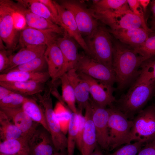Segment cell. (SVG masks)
<instances>
[{
  "label": "cell",
  "mask_w": 155,
  "mask_h": 155,
  "mask_svg": "<svg viewBox=\"0 0 155 155\" xmlns=\"http://www.w3.org/2000/svg\"><path fill=\"white\" fill-rule=\"evenodd\" d=\"M113 69L117 88L123 90L139 77L141 66L145 61L130 46L113 39Z\"/></svg>",
  "instance_id": "1"
},
{
  "label": "cell",
  "mask_w": 155,
  "mask_h": 155,
  "mask_svg": "<svg viewBox=\"0 0 155 155\" xmlns=\"http://www.w3.org/2000/svg\"><path fill=\"white\" fill-rule=\"evenodd\" d=\"M155 90V82L137 78L127 92L115 103V106L129 119L143 109Z\"/></svg>",
  "instance_id": "2"
},
{
  "label": "cell",
  "mask_w": 155,
  "mask_h": 155,
  "mask_svg": "<svg viewBox=\"0 0 155 155\" xmlns=\"http://www.w3.org/2000/svg\"><path fill=\"white\" fill-rule=\"evenodd\" d=\"M84 39L89 56L113 70V43L108 29L99 25L91 35Z\"/></svg>",
  "instance_id": "3"
},
{
  "label": "cell",
  "mask_w": 155,
  "mask_h": 155,
  "mask_svg": "<svg viewBox=\"0 0 155 155\" xmlns=\"http://www.w3.org/2000/svg\"><path fill=\"white\" fill-rule=\"evenodd\" d=\"M109 107L108 108L109 113L108 150H111L122 144L131 143V132L133 122L114 104Z\"/></svg>",
  "instance_id": "4"
},
{
  "label": "cell",
  "mask_w": 155,
  "mask_h": 155,
  "mask_svg": "<svg viewBox=\"0 0 155 155\" xmlns=\"http://www.w3.org/2000/svg\"><path fill=\"white\" fill-rule=\"evenodd\" d=\"M135 116L130 135V142L147 143L155 140V105L143 109Z\"/></svg>",
  "instance_id": "5"
},
{
  "label": "cell",
  "mask_w": 155,
  "mask_h": 155,
  "mask_svg": "<svg viewBox=\"0 0 155 155\" xmlns=\"http://www.w3.org/2000/svg\"><path fill=\"white\" fill-rule=\"evenodd\" d=\"M51 89L45 91L43 95L36 94L38 101L43 108L45 114L49 131L51 136L56 151L65 150L67 148V137L62 131L54 114L52 100L50 96Z\"/></svg>",
  "instance_id": "6"
},
{
  "label": "cell",
  "mask_w": 155,
  "mask_h": 155,
  "mask_svg": "<svg viewBox=\"0 0 155 155\" xmlns=\"http://www.w3.org/2000/svg\"><path fill=\"white\" fill-rule=\"evenodd\" d=\"M59 2L60 5L72 13L83 37L89 36L96 31L99 25L98 20L82 2L71 0Z\"/></svg>",
  "instance_id": "7"
},
{
  "label": "cell",
  "mask_w": 155,
  "mask_h": 155,
  "mask_svg": "<svg viewBox=\"0 0 155 155\" xmlns=\"http://www.w3.org/2000/svg\"><path fill=\"white\" fill-rule=\"evenodd\" d=\"M97 20L108 26L110 30L142 28L149 33L152 30L131 11L121 13H99L92 14Z\"/></svg>",
  "instance_id": "8"
},
{
  "label": "cell",
  "mask_w": 155,
  "mask_h": 155,
  "mask_svg": "<svg viewBox=\"0 0 155 155\" xmlns=\"http://www.w3.org/2000/svg\"><path fill=\"white\" fill-rule=\"evenodd\" d=\"M74 69L94 79L113 86L116 82L113 70L86 55L84 52L80 53L78 62Z\"/></svg>",
  "instance_id": "9"
},
{
  "label": "cell",
  "mask_w": 155,
  "mask_h": 155,
  "mask_svg": "<svg viewBox=\"0 0 155 155\" xmlns=\"http://www.w3.org/2000/svg\"><path fill=\"white\" fill-rule=\"evenodd\" d=\"M15 13L4 0H0V39L6 49L11 52L17 48L19 36L15 24Z\"/></svg>",
  "instance_id": "10"
},
{
  "label": "cell",
  "mask_w": 155,
  "mask_h": 155,
  "mask_svg": "<svg viewBox=\"0 0 155 155\" xmlns=\"http://www.w3.org/2000/svg\"><path fill=\"white\" fill-rule=\"evenodd\" d=\"M4 1L15 13L24 18L27 27L51 31L59 35L64 34V30L61 27L32 13L18 0L17 2L10 0Z\"/></svg>",
  "instance_id": "11"
},
{
  "label": "cell",
  "mask_w": 155,
  "mask_h": 155,
  "mask_svg": "<svg viewBox=\"0 0 155 155\" xmlns=\"http://www.w3.org/2000/svg\"><path fill=\"white\" fill-rule=\"evenodd\" d=\"M77 72L80 77L88 84L91 98L96 104L106 108L108 106H112L116 102L117 100L113 95L115 89L113 86L84 74Z\"/></svg>",
  "instance_id": "12"
},
{
  "label": "cell",
  "mask_w": 155,
  "mask_h": 155,
  "mask_svg": "<svg viewBox=\"0 0 155 155\" xmlns=\"http://www.w3.org/2000/svg\"><path fill=\"white\" fill-rule=\"evenodd\" d=\"M89 103L92 118L96 130L97 144L102 149L108 150V108L101 107L96 104L91 98Z\"/></svg>",
  "instance_id": "13"
},
{
  "label": "cell",
  "mask_w": 155,
  "mask_h": 155,
  "mask_svg": "<svg viewBox=\"0 0 155 155\" xmlns=\"http://www.w3.org/2000/svg\"><path fill=\"white\" fill-rule=\"evenodd\" d=\"M59 35L51 31L26 27L20 31L18 42L22 48L29 46H48L56 41Z\"/></svg>",
  "instance_id": "14"
},
{
  "label": "cell",
  "mask_w": 155,
  "mask_h": 155,
  "mask_svg": "<svg viewBox=\"0 0 155 155\" xmlns=\"http://www.w3.org/2000/svg\"><path fill=\"white\" fill-rule=\"evenodd\" d=\"M29 155H54L57 152L49 132L40 125L29 141Z\"/></svg>",
  "instance_id": "15"
},
{
  "label": "cell",
  "mask_w": 155,
  "mask_h": 155,
  "mask_svg": "<svg viewBox=\"0 0 155 155\" xmlns=\"http://www.w3.org/2000/svg\"><path fill=\"white\" fill-rule=\"evenodd\" d=\"M62 36L59 37L56 40L64 59V67L60 77L69 70L74 68L80 55L78 52L79 44L65 30Z\"/></svg>",
  "instance_id": "16"
},
{
  "label": "cell",
  "mask_w": 155,
  "mask_h": 155,
  "mask_svg": "<svg viewBox=\"0 0 155 155\" xmlns=\"http://www.w3.org/2000/svg\"><path fill=\"white\" fill-rule=\"evenodd\" d=\"M57 9L59 17L62 23V27L77 42L88 55L89 51L84 39L82 35L73 16L57 2L53 1Z\"/></svg>",
  "instance_id": "17"
},
{
  "label": "cell",
  "mask_w": 155,
  "mask_h": 155,
  "mask_svg": "<svg viewBox=\"0 0 155 155\" xmlns=\"http://www.w3.org/2000/svg\"><path fill=\"white\" fill-rule=\"evenodd\" d=\"M48 73L53 84L60 78L64 65V59L56 41L47 46L44 54Z\"/></svg>",
  "instance_id": "18"
},
{
  "label": "cell",
  "mask_w": 155,
  "mask_h": 155,
  "mask_svg": "<svg viewBox=\"0 0 155 155\" xmlns=\"http://www.w3.org/2000/svg\"><path fill=\"white\" fill-rule=\"evenodd\" d=\"M9 120L23 133L30 138L40 125L34 121L24 111L22 107L9 108H0Z\"/></svg>",
  "instance_id": "19"
},
{
  "label": "cell",
  "mask_w": 155,
  "mask_h": 155,
  "mask_svg": "<svg viewBox=\"0 0 155 155\" xmlns=\"http://www.w3.org/2000/svg\"><path fill=\"white\" fill-rule=\"evenodd\" d=\"M66 73L74 91L78 113H82L90 98L88 84L80 77L74 69Z\"/></svg>",
  "instance_id": "20"
},
{
  "label": "cell",
  "mask_w": 155,
  "mask_h": 155,
  "mask_svg": "<svg viewBox=\"0 0 155 155\" xmlns=\"http://www.w3.org/2000/svg\"><path fill=\"white\" fill-rule=\"evenodd\" d=\"M108 30L115 39L133 49L142 45L149 37V33L142 28Z\"/></svg>",
  "instance_id": "21"
},
{
  "label": "cell",
  "mask_w": 155,
  "mask_h": 155,
  "mask_svg": "<svg viewBox=\"0 0 155 155\" xmlns=\"http://www.w3.org/2000/svg\"><path fill=\"white\" fill-rule=\"evenodd\" d=\"M85 110V125L81 147L80 151L81 155H91L98 144L89 102L86 105Z\"/></svg>",
  "instance_id": "22"
},
{
  "label": "cell",
  "mask_w": 155,
  "mask_h": 155,
  "mask_svg": "<svg viewBox=\"0 0 155 155\" xmlns=\"http://www.w3.org/2000/svg\"><path fill=\"white\" fill-rule=\"evenodd\" d=\"M47 47L45 45H41L29 46L21 48L15 54L10 55L8 67L3 73L18 65L43 56Z\"/></svg>",
  "instance_id": "23"
},
{
  "label": "cell",
  "mask_w": 155,
  "mask_h": 155,
  "mask_svg": "<svg viewBox=\"0 0 155 155\" xmlns=\"http://www.w3.org/2000/svg\"><path fill=\"white\" fill-rule=\"evenodd\" d=\"M50 78L48 72H29L23 71L9 72L1 73L0 82L34 81L44 84Z\"/></svg>",
  "instance_id": "24"
},
{
  "label": "cell",
  "mask_w": 155,
  "mask_h": 155,
  "mask_svg": "<svg viewBox=\"0 0 155 155\" xmlns=\"http://www.w3.org/2000/svg\"><path fill=\"white\" fill-rule=\"evenodd\" d=\"M30 139L23 135L18 138L0 141V153L10 155H29Z\"/></svg>",
  "instance_id": "25"
},
{
  "label": "cell",
  "mask_w": 155,
  "mask_h": 155,
  "mask_svg": "<svg viewBox=\"0 0 155 155\" xmlns=\"http://www.w3.org/2000/svg\"><path fill=\"white\" fill-rule=\"evenodd\" d=\"M89 9L92 13H121L131 11L126 0L93 1Z\"/></svg>",
  "instance_id": "26"
},
{
  "label": "cell",
  "mask_w": 155,
  "mask_h": 155,
  "mask_svg": "<svg viewBox=\"0 0 155 155\" xmlns=\"http://www.w3.org/2000/svg\"><path fill=\"white\" fill-rule=\"evenodd\" d=\"M0 86L24 96L37 94L44 90V84L34 82H0Z\"/></svg>",
  "instance_id": "27"
},
{
  "label": "cell",
  "mask_w": 155,
  "mask_h": 155,
  "mask_svg": "<svg viewBox=\"0 0 155 155\" xmlns=\"http://www.w3.org/2000/svg\"><path fill=\"white\" fill-rule=\"evenodd\" d=\"M22 107L34 121L42 126L49 131L44 109L36 99L28 97Z\"/></svg>",
  "instance_id": "28"
},
{
  "label": "cell",
  "mask_w": 155,
  "mask_h": 155,
  "mask_svg": "<svg viewBox=\"0 0 155 155\" xmlns=\"http://www.w3.org/2000/svg\"><path fill=\"white\" fill-rule=\"evenodd\" d=\"M22 132L9 120L7 115L0 109V139L3 141L19 138Z\"/></svg>",
  "instance_id": "29"
},
{
  "label": "cell",
  "mask_w": 155,
  "mask_h": 155,
  "mask_svg": "<svg viewBox=\"0 0 155 155\" xmlns=\"http://www.w3.org/2000/svg\"><path fill=\"white\" fill-rule=\"evenodd\" d=\"M18 0L34 13L62 26V24L60 19L53 15L46 7L38 0Z\"/></svg>",
  "instance_id": "30"
},
{
  "label": "cell",
  "mask_w": 155,
  "mask_h": 155,
  "mask_svg": "<svg viewBox=\"0 0 155 155\" xmlns=\"http://www.w3.org/2000/svg\"><path fill=\"white\" fill-rule=\"evenodd\" d=\"M61 84L62 98L67 107L73 113H78L76 105V100L73 88L66 73L59 78Z\"/></svg>",
  "instance_id": "31"
},
{
  "label": "cell",
  "mask_w": 155,
  "mask_h": 155,
  "mask_svg": "<svg viewBox=\"0 0 155 155\" xmlns=\"http://www.w3.org/2000/svg\"><path fill=\"white\" fill-rule=\"evenodd\" d=\"M79 124L78 113H72L68 128L67 155H74Z\"/></svg>",
  "instance_id": "32"
},
{
  "label": "cell",
  "mask_w": 155,
  "mask_h": 155,
  "mask_svg": "<svg viewBox=\"0 0 155 155\" xmlns=\"http://www.w3.org/2000/svg\"><path fill=\"white\" fill-rule=\"evenodd\" d=\"M14 71L33 73L48 72L47 66L43 55L27 63L18 65L5 73Z\"/></svg>",
  "instance_id": "33"
},
{
  "label": "cell",
  "mask_w": 155,
  "mask_h": 155,
  "mask_svg": "<svg viewBox=\"0 0 155 155\" xmlns=\"http://www.w3.org/2000/svg\"><path fill=\"white\" fill-rule=\"evenodd\" d=\"M54 111L62 131L66 135L67 133L72 112L67 106L59 101L56 103Z\"/></svg>",
  "instance_id": "34"
},
{
  "label": "cell",
  "mask_w": 155,
  "mask_h": 155,
  "mask_svg": "<svg viewBox=\"0 0 155 155\" xmlns=\"http://www.w3.org/2000/svg\"><path fill=\"white\" fill-rule=\"evenodd\" d=\"M28 98L25 96L14 92L0 100V108L21 107Z\"/></svg>",
  "instance_id": "35"
},
{
  "label": "cell",
  "mask_w": 155,
  "mask_h": 155,
  "mask_svg": "<svg viewBox=\"0 0 155 155\" xmlns=\"http://www.w3.org/2000/svg\"><path fill=\"white\" fill-rule=\"evenodd\" d=\"M138 78L146 81L155 82V59L152 58L145 61L141 66Z\"/></svg>",
  "instance_id": "36"
},
{
  "label": "cell",
  "mask_w": 155,
  "mask_h": 155,
  "mask_svg": "<svg viewBox=\"0 0 155 155\" xmlns=\"http://www.w3.org/2000/svg\"><path fill=\"white\" fill-rule=\"evenodd\" d=\"M146 60L155 56V35L149 37L139 47L134 49Z\"/></svg>",
  "instance_id": "37"
},
{
  "label": "cell",
  "mask_w": 155,
  "mask_h": 155,
  "mask_svg": "<svg viewBox=\"0 0 155 155\" xmlns=\"http://www.w3.org/2000/svg\"><path fill=\"white\" fill-rule=\"evenodd\" d=\"M144 144L140 141L127 144L115 152L107 153L106 155H137Z\"/></svg>",
  "instance_id": "38"
},
{
  "label": "cell",
  "mask_w": 155,
  "mask_h": 155,
  "mask_svg": "<svg viewBox=\"0 0 155 155\" xmlns=\"http://www.w3.org/2000/svg\"><path fill=\"white\" fill-rule=\"evenodd\" d=\"M128 4L132 12L139 17L143 22L146 24L144 11L141 6L139 0H127Z\"/></svg>",
  "instance_id": "39"
},
{
  "label": "cell",
  "mask_w": 155,
  "mask_h": 155,
  "mask_svg": "<svg viewBox=\"0 0 155 155\" xmlns=\"http://www.w3.org/2000/svg\"><path fill=\"white\" fill-rule=\"evenodd\" d=\"M12 52L6 49L0 50V72L3 73L8 69L9 63V56Z\"/></svg>",
  "instance_id": "40"
},
{
  "label": "cell",
  "mask_w": 155,
  "mask_h": 155,
  "mask_svg": "<svg viewBox=\"0 0 155 155\" xmlns=\"http://www.w3.org/2000/svg\"><path fill=\"white\" fill-rule=\"evenodd\" d=\"M79 117V124L78 132L76 145L79 150L81 148L83 135L86 122L84 115L82 113H78Z\"/></svg>",
  "instance_id": "41"
},
{
  "label": "cell",
  "mask_w": 155,
  "mask_h": 155,
  "mask_svg": "<svg viewBox=\"0 0 155 155\" xmlns=\"http://www.w3.org/2000/svg\"><path fill=\"white\" fill-rule=\"evenodd\" d=\"M137 155H155V140L146 144Z\"/></svg>",
  "instance_id": "42"
},
{
  "label": "cell",
  "mask_w": 155,
  "mask_h": 155,
  "mask_svg": "<svg viewBox=\"0 0 155 155\" xmlns=\"http://www.w3.org/2000/svg\"><path fill=\"white\" fill-rule=\"evenodd\" d=\"M44 5L50 12L56 18H59L57 9L54 1L50 0H38Z\"/></svg>",
  "instance_id": "43"
},
{
  "label": "cell",
  "mask_w": 155,
  "mask_h": 155,
  "mask_svg": "<svg viewBox=\"0 0 155 155\" xmlns=\"http://www.w3.org/2000/svg\"><path fill=\"white\" fill-rule=\"evenodd\" d=\"M14 92L6 87L0 86V100Z\"/></svg>",
  "instance_id": "44"
},
{
  "label": "cell",
  "mask_w": 155,
  "mask_h": 155,
  "mask_svg": "<svg viewBox=\"0 0 155 155\" xmlns=\"http://www.w3.org/2000/svg\"><path fill=\"white\" fill-rule=\"evenodd\" d=\"M140 5L144 12H146L148 6L150 2V0H139Z\"/></svg>",
  "instance_id": "45"
},
{
  "label": "cell",
  "mask_w": 155,
  "mask_h": 155,
  "mask_svg": "<svg viewBox=\"0 0 155 155\" xmlns=\"http://www.w3.org/2000/svg\"><path fill=\"white\" fill-rule=\"evenodd\" d=\"M91 155H104L98 144Z\"/></svg>",
  "instance_id": "46"
},
{
  "label": "cell",
  "mask_w": 155,
  "mask_h": 155,
  "mask_svg": "<svg viewBox=\"0 0 155 155\" xmlns=\"http://www.w3.org/2000/svg\"><path fill=\"white\" fill-rule=\"evenodd\" d=\"M151 9L153 19H155V0H152L151 3Z\"/></svg>",
  "instance_id": "47"
},
{
  "label": "cell",
  "mask_w": 155,
  "mask_h": 155,
  "mask_svg": "<svg viewBox=\"0 0 155 155\" xmlns=\"http://www.w3.org/2000/svg\"><path fill=\"white\" fill-rule=\"evenodd\" d=\"M65 150L57 152L54 155H67V151L65 152Z\"/></svg>",
  "instance_id": "48"
},
{
  "label": "cell",
  "mask_w": 155,
  "mask_h": 155,
  "mask_svg": "<svg viewBox=\"0 0 155 155\" xmlns=\"http://www.w3.org/2000/svg\"><path fill=\"white\" fill-rule=\"evenodd\" d=\"M152 29L155 30V19H153L152 22Z\"/></svg>",
  "instance_id": "49"
},
{
  "label": "cell",
  "mask_w": 155,
  "mask_h": 155,
  "mask_svg": "<svg viewBox=\"0 0 155 155\" xmlns=\"http://www.w3.org/2000/svg\"><path fill=\"white\" fill-rule=\"evenodd\" d=\"M0 155H10L0 153Z\"/></svg>",
  "instance_id": "50"
}]
</instances>
